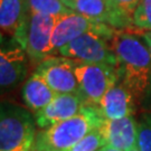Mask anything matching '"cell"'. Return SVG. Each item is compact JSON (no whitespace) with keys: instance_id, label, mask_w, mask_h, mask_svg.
Wrapping results in <instances>:
<instances>
[{"instance_id":"3","label":"cell","mask_w":151,"mask_h":151,"mask_svg":"<svg viewBox=\"0 0 151 151\" xmlns=\"http://www.w3.org/2000/svg\"><path fill=\"white\" fill-rule=\"evenodd\" d=\"M36 119L32 112L14 103L2 102L0 112V151H32Z\"/></svg>"},{"instance_id":"12","label":"cell","mask_w":151,"mask_h":151,"mask_svg":"<svg viewBox=\"0 0 151 151\" xmlns=\"http://www.w3.org/2000/svg\"><path fill=\"white\" fill-rule=\"evenodd\" d=\"M105 146L116 148L122 151H130L137 148L138 122L133 115L119 120L104 119L99 127Z\"/></svg>"},{"instance_id":"10","label":"cell","mask_w":151,"mask_h":151,"mask_svg":"<svg viewBox=\"0 0 151 151\" xmlns=\"http://www.w3.org/2000/svg\"><path fill=\"white\" fill-rule=\"evenodd\" d=\"M54 26L55 17L30 12L26 52L32 62L39 64L42 60L52 56Z\"/></svg>"},{"instance_id":"5","label":"cell","mask_w":151,"mask_h":151,"mask_svg":"<svg viewBox=\"0 0 151 151\" xmlns=\"http://www.w3.org/2000/svg\"><path fill=\"white\" fill-rule=\"evenodd\" d=\"M111 38L94 32H85L63 46L58 50V55L78 62L118 66Z\"/></svg>"},{"instance_id":"16","label":"cell","mask_w":151,"mask_h":151,"mask_svg":"<svg viewBox=\"0 0 151 151\" xmlns=\"http://www.w3.org/2000/svg\"><path fill=\"white\" fill-rule=\"evenodd\" d=\"M27 5L30 12L55 18L73 11L63 0H27Z\"/></svg>"},{"instance_id":"22","label":"cell","mask_w":151,"mask_h":151,"mask_svg":"<svg viewBox=\"0 0 151 151\" xmlns=\"http://www.w3.org/2000/svg\"><path fill=\"white\" fill-rule=\"evenodd\" d=\"M99 151H122V150H119L116 148H113V147H110V146H104Z\"/></svg>"},{"instance_id":"24","label":"cell","mask_w":151,"mask_h":151,"mask_svg":"<svg viewBox=\"0 0 151 151\" xmlns=\"http://www.w3.org/2000/svg\"><path fill=\"white\" fill-rule=\"evenodd\" d=\"M148 32V34H149V35L151 36V32Z\"/></svg>"},{"instance_id":"9","label":"cell","mask_w":151,"mask_h":151,"mask_svg":"<svg viewBox=\"0 0 151 151\" xmlns=\"http://www.w3.org/2000/svg\"><path fill=\"white\" fill-rule=\"evenodd\" d=\"M27 52L16 40L2 44L0 52V85L2 91H9L22 83L28 73Z\"/></svg>"},{"instance_id":"17","label":"cell","mask_w":151,"mask_h":151,"mask_svg":"<svg viewBox=\"0 0 151 151\" xmlns=\"http://www.w3.org/2000/svg\"><path fill=\"white\" fill-rule=\"evenodd\" d=\"M137 148L140 151H151V113L141 115L138 122Z\"/></svg>"},{"instance_id":"7","label":"cell","mask_w":151,"mask_h":151,"mask_svg":"<svg viewBox=\"0 0 151 151\" xmlns=\"http://www.w3.org/2000/svg\"><path fill=\"white\" fill-rule=\"evenodd\" d=\"M76 60L64 56H49L37 65L35 73L57 94L80 93L75 76Z\"/></svg>"},{"instance_id":"23","label":"cell","mask_w":151,"mask_h":151,"mask_svg":"<svg viewBox=\"0 0 151 151\" xmlns=\"http://www.w3.org/2000/svg\"><path fill=\"white\" fill-rule=\"evenodd\" d=\"M130 151H140V150H139V149H138V148H133V149H132V150H130Z\"/></svg>"},{"instance_id":"2","label":"cell","mask_w":151,"mask_h":151,"mask_svg":"<svg viewBox=\"0 0 151 151\" xmlns=\"http://www.w3.org/2000/svg\"><path fill=\"white\" fill-rule=\"evenodd\" d=\"M104 120L97 105L85 104L73 118L37 132L32 151H68Z\"/></svg>"},{"instance_id":"1","label":"cell","mask_w":151,"mask_h":151,"mask_svg":"<svg viewBox=\"0 0 151 151\" xmlns=\"http://www.w3.org/2000/svg\"><path fill=\"white\" fill-rule=\"evenodd\" d=\"M111 45L118 58L120 82L134 97L137 103L151 97V53L145 40L130 32H114Z\"/></svg>"},{"instance_id":"15","label":"cell","mask_w":151,"mask_h":151,"mask_svg":"<svg viewBox=\"0 0 151 151\" xmlns=\"http://www.w3.org/2000/svg\"><path fill=\"white\" fill-rule=\"evenodd\" d=\"M57 93L46 84V82L35 72L28 77L22 90L24 102L30 111L37 113L54 100Z\"/></svg>"},{"instance_id":"4","label":"cell","mask_w":151,"mask_h":151,"mask_svg":"<svg viewBox=\"0 0 151 151\" xmlns=\"http://www.w3.org/2000/svg\"><path fill=\"white\" fill-rule=\"evenodd\" d=\"M75 76L86 104L99 105L105 93L120 81L118 66L76 60Z\"/></svg>"},{"instance_id":"6","label":"cell","mask_w":151,"mask_h":151,"mask_svg":"<svg viewBox=\"0 0 151 151\" xmlns=\"http://www.w3.org/2000/svg\"><path fill=\"white\" fill-rule=\"evenodd\" d=\"M118 29L103 22H93L75 11H70L55 18V26L52 38V56L58 54L63 46L85 32H94L112 37Z\"/></svg>"},{"instance_id":"11","label":"cell","mask_w":151,"mask_h":151,"mask_svg":"<svg viewBox=\"0 0 151 151\" xmlns=\"http://www.w3.org/2000/svg\"><path fill=\"white\" fill-rule=\"evenodd\" d=\"M86 104L80 93L57 94L54 100L43 110L35 113L37 127L47 129L62 121L73 118Z\"/></svg>"},{"instance_id":"21","label":"cell","mask_w":151,"mask_h":151,"mask_svg":"<svg viewBox=\"0 0 151 151\" xmlns=\"http://www.w3.org/2000/svg\"><path fill=\"white\" fill-rule=\"evenodd\" d=\"M142 39L145 40V43L147 44V46H148V48H149V50H150V53H151V36L148 32H145V34L142 35Z\"/></svg>"},{"instance_id":"8","label":"cell","mask_w":151,"mask_h":151,"mask_svg":"<svg viewBox=\"0 0 151 151\" xmlns=\"http://www.w3.org/2000/svg\"><path fill=\"white\" fill-rule=\"evenodd\" d=\"M30 11L27 0H0L1 36H9L26 50Z\"/></svg>"},{"instance_id":"14","label":"cell","mask_w":151,"mask_h":151,"mask_svg":"<svg viewBox=\"0 0 151 151\" xmlns=\"http://www.w3.org/2000/svg\"><path fill=\"white\" fill-rule=\"evenodd\" d=\"M135 104L132 93L119 81L105 93L97 106L104 119L119 120L133 115Z\"/></svg>"},{"instance_id":"13","label":"cell","mask_w":151,"mask_h":151,"mask_svg":"<svg viewBox=\"0 0 151 151\" xmlns=\"http://www.w3.org/2000/svg\"><path fill=\"white\" fill-rule=\"evenodd\" d=\"M72 10L93 22H103L115 29L128 28L130 25L114 9L111 0H63Z\"/></svg>"},{"instance_id":"19","label":"cell","mask_w":151,"mask_h":151,"mask_svg":"<svg viewBox=\"0 0 151 151\" xmlns=\"http://www.w3.org/2000/svg\"><path fill=\"white\" fill-rule=\"evenodd\" d=\"M104 146H105L104 139L97 128L91 131L90 133H87L68 151H99Z\"/></svg>"},{"instance_id":"20","label":"cell","mask_w":151,"mask_h":151,"mask_svg":"<svg viewBox=\"0 0 151 151\" xmlns=\"http://www.w3.org/2000/svg\"><path fill=\"white\" fill-rule=\"evenodd\" d=\"M114 9L130 26L132 24V17L140 0H111Z\"/></svg>"},{"instance_id":"18","label":"cell","mask_w":151,"mask_h":151,"mask_svg":"<svg viewBox=\"0 0 151 151\" xmlns=\"http://www.w3.org/2000/svg\"><path fill=\"white\" fill-rule=\"evenodd\" d=\"M133 26L140 30L151 32V0H140L132 17Z\"/></svg>"}]
</instances>
